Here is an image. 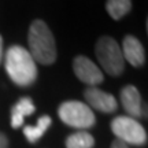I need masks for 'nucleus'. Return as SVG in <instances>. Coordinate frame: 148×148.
Wrapping results in <instances>:
<instances>
[{
	"label": "nucleus",
	"mask_w": 148,
	"mask_h": 148,
	"mask_svg": "<svg viewBox=\"0 0 148 148\" xmlns=\"http://www.w3.org/2000/svg\"><path fill=\"white\" fill-rule=\"evenodd\" d=\"M4 66L11 81L18 86H29L37 78L36 62L21 45H12L7 49Z\"/></svg>",
	"instance_id": "nucleus-1"
},
{
	"label": "nucleus",
	"mask_w": 148,
	"mask_h": 148,
	"mask_svg": "<svg viewBox=\"0 0 148 148\" xmlns=\"http://www.w3.org/2000/svg\"><path fill=\"white\" fill-rule=\"evenodd\" d=\"M29 53L34 62L41 64H52L56 59V42L51 29L41 19L32 22L27 33Z\"/></svg>",
	"instance_id": "nucleus-2"
},
{
	"label": "nucleus",
	"mask_w": 148,
	"mask_h": 148,
	"mask_svg": "<svg viewBox=\"0 0 148 148\" xmlns=\"http://www.w3.org/2000/svg\"><path fill=\"white\" fill-rule=\"evenodd\" d=\"M96 58L101 64L103 70L112 77H118L125 70V59L121 47L112 37H101L97 40L95 47Z\"/></svg>",
	"instance_id": "nucleus-3"
},
{
	"label": "nucleus",
	"mask_w": 148,
	"mask_h": 148,
	"mask_svg": "<svg viewBox=\"0 0 148 148\" xmlns=\"http://www.w3.org/2000/svg\"><path fill=\"white\" fill-rule=\"evenodd\" d=\"M58 115L60 121L67 126L77 129H89L96 122V116L92 108L88 104L77 100L62 103L58 108Z\"/></svg>",
	"instance_id": "nucleus-4"
},
{
	"label": "nucleus",
	"mask_w": 148,
	"mask_h": 148,
	"mask_svg": "<svg viewBox=\"0 0 148 148\" xmlns=\"http://www.w3.org/2000/svg\"><path fill=\"white\" fill-rule=\"evenodd\" d=\"M111 130L118 140L127 145H144L147 143V132L143 125L130 116H115L111 121Z\"/></svg>",
	"instance_id": "nucleus-5"
},
{
	"label": "nucleus",
	"mask_w": 148,
	"mask_h": 148,
	"mask_svg": "<svg viewBox=\"0 0 148 148\" xmlns=\"http://www.w3.org/2000/svg\"><path fill=\"white\" fill-rule=\"evenodd\" d=\"M73 70L75 77L79 81H82V82L90 85V86L101 84L103 79H104L101 70L86 56H77V58H74Z\"/></svg>",
	"instance_id": "nucleus-6"
},
{
	"label": "nucleus",
	"mask_w": 148,
	"mask_h": 148,
	"mask_svg": "<svg viewBox=\"0 0 148 148\" xmlns=\"http://www.w3.org/2000/svg\"><path fill=\"white\" fill-rule=\"evenodd\" d=\"M85 100L90 108H95L101 112H114L118 108V101L112 95L107 93L104 90L99 89L96 86H90L84 92Z\"/></svg>",
	"instance_id": "nucleus-7"
},
{
	"label": "nucleus",
	"mask_w": 148,
	"mask_h": 148,
	"mask_svg": "<svg viewBox=\"0 0 148 148\" xmlns=\"http://www.w3.org/2000/svg\"><path fill=\"white\" fill-rule=\"evenodd\" d=\"M122 55L123 59L134 67L143 66L145 62V51L143 44L134 36H126L122 44Z\"/></svg>",
	"instance_id": "nucleus-8"
},
{
	"label": "nucleus",
	"mask_w": 148,
	"mask_h": 148,
	"mask_svg": "<svg viewBox=\"0 0 148 148\" xmlns=\"http://www.w3.org/2000/svg\"><path fill=\"white\" fill-rule=\"evenodd\" d=\"M121 103L125 111L130 118H141L143 115V106H141V96L136 86L126 85L121 90Z\"/></svg>",
	"instance_id": "nucleus-9"
},
{
	"label": "nucleus",
	"mask_w": 148,
	"mask_h": 148,
	"mask_svg": "<svg viewBox=\"0 0 148 148\" xmlns=\"http://www.w3.org/2000/svg\"><path fill=\"white\" fill-rule=\"evenodd\" d=\"M36 111V106L30 97H22L16 101L14 107L11 108V126L14 129L22 126L25 116L32 115Z\"/></svg>",
	"instance_id": "nucleus-10"
},
{
	"label": "nucleus",
	"mask_w": 148,
	"mask_h": 148,
	"mask_svg": "<svg viewBox=\"0 0 148 148\" xmlns=\"http://www.w3.org/2000/svg\"><path fill=\"white\" fill-rule=\"evenodd\" d=\"M52 123V119L49 115H42L38 118V121L34 126L32 125H27V126L23 127V134L29 143H37L40 138L44 136V133L48 130V127L51 126Z\"/></svg>",
	"instance_id": "nucleus-11"
},
{
	"label": "nucleus",
	"mask_w": 148,
	"mask_h": 148,
	"mask_svg": "<svg viewBox=\"0 0 148 148\" xmlns=\"http://www.w3.org/2000/svg\"><path fill=\"white\" fill-rule=\"evenodd\" d=\"M66 148H93L95 138L88 132H75L70 134L64 141Z\"/></svg>",
	"instance_id": "nucleus-12"
},
{
	"label": "nucleus",
	"mask_w": 148,
	"mask_h": 148,
	"mask_svg": "<svg viewBox=\"0 0 148 148\" xmlns=\"http://www.w3.org/2000/svg\"><path fill=\"white\" fill-rule=\"evenodd\" d=\"M106 10L112 19H121L132 10V0H107Z\"/></svg>",
	"instance_id": "nucleus-13"
},
{
	"label": "nucleus",
	"mask_w": 148,
	"mask_h": 148,
	"mask_svg": "<svg viewBox=\"0 0 148 148\" xmlns=\"http://www.w3.org/2000/svg\"><path fill=\"white\" fill-rule=\"evenodd\" d=\"M111 148H129V145L127 144H125L123 141H121V140H114L112 141V145H111Z\"/></svg>",
	"instance_id": "nucleus-14"
},
{
	"label": "nucleus",
	"mask_w": 148,
	"mask_h": 148,
	"mask_svg": "<svg viewBox=\"0 0 148 148\" xmlns=\"http://www.w3.org/2000/svg\"><path fill=\"white\" fill-rule=\"evenodd\" d=\"M0 148H8V138L3 133H0Z\"/></svg>",
	"instance_id": "nucleus-15"
},
{
	"label": "nucleus",
	"mask_w": 148,
	"mask_h": 148,
	"mask_svg": "<svg viewBox=\"0 0 148 148\" xmlns=\"http://www.w3.org/2000/svg\"><path fill=\"white\" fill-rule=\"evenodd\" d=\"M1 58H3V37L0 36V62H1Z\"/></svg>",
	"instance_id": "nucleus-16"
}]
</instances>
